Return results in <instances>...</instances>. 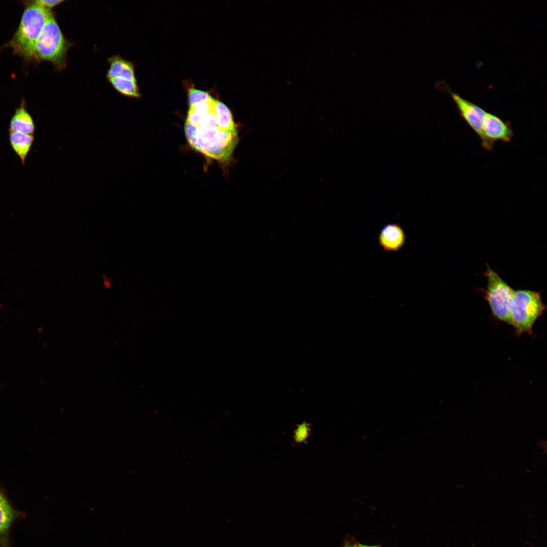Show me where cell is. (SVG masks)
<instances>
[{
	"mask_svg": "<svg viewBox=\"0 0 547 547\" xmlns=\"http://www.w3.org/2000/svg\"><path fill=\"white\" fill-rule=\"evenodd\" d=\"M215 99L189 107L184 125L187 142L204 155L224 162L231 157L238 141L236 127H229L218 119Z\"/></svg>",
	"mask_w": 547,
	"mask_h": 547,
	"instance_id": "6da1fadb",
	"label": "cell"
},
{
	"mask_svg": "<svg viewBox=\"0 0 547 547\" xmlns=\"http://www.w3.org/2000/svg\"><path fill=\"white\" fill-rule=\"evenodd\" d=\"M24 10L19 26L6 46L26 60H32L34 45L52 11H48L34 1L23 2Z\"/></svg>",
	"mask_w": 547,
	"mask_h": 547,
	"instance_id": "7a4b0ae2",
	"label": "cell"
},
{
	"mask_svg": "<svg viewBox=\"0 0 547 547\" xmlns=\"http://www.w3.org/2000/svg\"><path fill=\"white\" fill-rule=\"evenodd\" d=\"M72 45L62 33L52 11L35 43L32 60L49 62L55 69L61 70L66 66L67 52Z\"/></svg>",
	"mask_w": 547,
	"mask_h": 547,
	"instance_id": "3957f363",
	"label": "cell"
},
{
	"mask_svg": "<svg viewBox=\"0 0 547 547\" xmlns=\"http://www.w3.org/2000/svg\"><path fill=\"white\" fill-rule=\"evenodd\" d=\"M546 306L540 293L529 289L514 290L510 307V324L517 336H533V328Z\"/></svg>",
	"mask_w": 547,
	"mask_h": 547,
	"instance_id": "277c9868",
	"label": "cell"
},
{
	"mask_svg": "<svg viewBox=\"0 0 547 547\" xmlns=\"http://www.w3.org/2000/svg\"><path fill=\"white\" fill-rule=\"evenodd\" d=\"M484 276L486 289H480L487 302L491 315L498 321L510 324V307L514 290L488 265Z\"/></svg>",
	"mask_w": 547,
	"mask_h": 547,
	"instance_id": "5b68a950",
	"label": "cell"
},
{
	"mask_svg": "<svg viewBox=\"0 0 547 547\" xmlns=\"http://www.w3.org/2000/svg\"><path fill=\"white\" fill-rule=\"evenodd\" d=\"M514 136V132L510 122L502 120L497 115L486 111L483 125V148L492 150L497 141L510 142Z\"/></svg>",
	"mask_w": 547,
	"mask_h": 547,
	"instance_id": "8992f818",
	"label": "cell"
},
{
	"mask_svg": "<svg viewBox=\"0 0 547 547\" xmlns=\"http://www.w3.org/2000/svg\"><path fill=\"white\" fill-rule=\"evenodd\" d=\"M451 95L460 116L481 140L486 111L478 105L462 98L458 94L451 92Z\"/></svg>",
	"mask_w": 547,
	"mask_h": 547,
	"instance_id": "52a82bcc",
	"label": "cell"
},
{
	"mask_svg": "<svg viewBox=\"0 0 547 547\" xmlns=\"http://www.w3.org/2000/svg\"><path fill=\"white\" fill-rule=\"evenodd\" d=\"M406 236L403 229L399 224L385 225L378 236L379 244L387 252H397L405 244Z\"/></svg>",
	"mask_w": 547,
	"mask_h": 547,
	"instance_id": "ba28073f",
	"label": "cell"
},
{
	"mask_svg": "<svg viewBox=\"0 0 547 547\" xmlns=\"http://www.w3.org/2000/svg\"><path fill=\"white\" fill-rule=\"evenodd\" d=\"M35 129L34 121L27 109L26 102L22 99L10 120L9 132L18 131L34 135Z\"/></svg>",
	"mask_w": 547,
	"mask_h": 547,
	"instance_id": "9c48e42d",
	"label": "cell"
},
{
	"mask_svg": "<svg viewBox=\"0 0 547 547\" xmlns=\"http://www.w3.org/2000/svg\"><path fill=\"white\" fill-rule=\"evenodd\" d=\"M108 62L109 68L106 75L107 79L118 77L137 82L135 66L132 62L116 55L108 58Z\"/></svg>",
	"mask_w": 547,
	"mask_h": 547,
	"instance_id": "30bf717a",
	"label": "cell"
},
{
	"mask_svg": "<svg viewBox=\"0 0 547 547\" xmlns=\"http://www.w3.org/2000/svg\"><path fill=\"white\" fill-rule=\"evenodd\" d=\"M21 515L7 499L0 502V546L8 547L10 543L9 532L13 522Z\"/></svg>",
	"mask_w": 547,
	"mask_h": 547,
	"instance_id": "8fae6325",
	"label": "cell"
},
{
	"mask_svg": "<svg viewBox=\"0 0 547 547\" xmlns=\"http://www.w3.org/2000/svg\"><path fill=\"white\" fill-rule=\"evenodd\" d=\"M10 145L15 154L24 166L34 140V135L18 131H9Z\"/></svg>",
	"mask_w": 547,
	"mask_h": 547,
	"instance_id": "7c38bea8",
	"label": "cell"
},
{
	"mask_svg": "<svg viewBox=\"0 0 547 547\" xmlns=\"http://www.w3.org/2000/svg\"><path fill=\"white\" fill-rule=\"evenodd\" d=\"M107 80L114 89L121 95L137 99L141 97L137 82L118 77H111L107 79Z\"/></svg>",
	"mask_w": 547,
	"mask_h": 547,
	"instance_id": "4fadbf2b",
	"label": "cell"
},
{
	"mask_svg": "<svg viewBox=\"0 0 547 547\" xmlns=\"http://www.w3.org/2000/svg\"><path fill=\"white\" fill-rule=\"evenodd\" d=\"M188 95L189 107L194 106L212 98L208 93L193 88L189 89Z\"/></svg>",
	"mask_w": 547,
	"mask_h": 547,
	"instance_id": "5bb4252c",
	"label": "cell"
},
{
	"mask_svg": "<svg viewBox=\"0 0 547 547\" xmlns=\"http://www.w3.org/2000/svg\"><path fill=\"white\" fill-rule=\"evenodd\" d=\"M34 2L48 11L52 9L64 2V0H35Z\"/></svg>",
	"mask_w": 547,
	"mask_h": 547,
	"instance_id": "9a60e30c",
	"label": "cell"
},
{
	"mask_svg": "<svg viewBox=\"0 0 547 547\" xmlns=\"http://www.w3.org/2000/svg\"><path fill=\"white\" fill-rule=\"evenodd\" d=\"M342 547H362V543L351 535H347L344 539Z\"/></svg>",
	"mask_w": 547,
	"mask_h": 547,
	"instance_id": "2e32d148",
	"label": "cell"
},
{
	"mask_svg": "<svg viewBox=\"0 0 547 547\" xmlns=\"http://www.w3.org/2000/svg\"><path fill=\"white\" fill-rule=\"evenodd\" d=\"M102 285L106 289H109L112 286V281L107 276H104L102 280Z\"/></svg>",
	"mask_w": 547,
	"mask_h": 547,
	"instance_id": "e0dca14e",
	"label": "cell"
},
{
	"mask_svg": "<svg viewBox=\"0 0 547 547\" xmlns=\"http://www.w3.org/2000/svg\"><path fill=\"white\" fill-rule=\"evenodd\" d=\"M362 547H382L380 544H365L362 543Z\"/></svg>",
	"mask_w": 547,
	"mask_h": 547,
	"instance_id": "ac0fdd59",
	"label": "cell"
},
{
	"mask_svg": "<svg viewBox=\"0 0 547 547\" xmlns=\"http://www.w3.org/2000/svg\"><path fill=\"white\" fill-rule=\"evenodd\" d=\"M6 499V498H5V496L0 490V502L3 501Z\"/></svg>",
	"mask_w": 547,
	"mask_h": 547,
	"instance_id": "d6986e66",
	"label": "cell"
}]
</instances>
